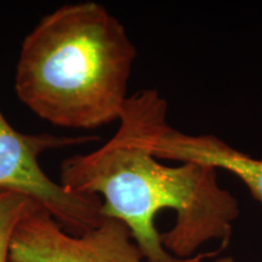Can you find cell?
I'll return each instance as SVG.
<instances>
[{"label":"cell","instance_id":"6da1fadb","mask_svg":"<svg viewBox=\"0 0 262 262\" xmlns=\"http://www.w3.org/2000/svg\"><path fill=\"white\" fill-rule=\"evenodd\" d=\"M118 122L100 148L64 159L61 185L100 196L103 215L127 226L146 262H201L221 253L193 257L211 241L225 250L241 209L219 183L217 170L196 163L169 166L153 153L168 122L165 98L153 89L131 95Z\"/></svg>","mask_w":262,"mask_h":262},{"label":"cell","instance_id":"7a4b0ae2","mask_svg":"<svg viewBox=\"0 0 262 262\" xmlns=\"http://www.w3.org/2000/svg\"><path fill=\"white\" fill-rule=\"evenodd\" d=\"M136 56L125 27L103 5H63L25 38L15 93L52 125L95 129L119 120Z\"/></svg>","mask_w":262,"mask_h":262},{"label":"cell","instance_id":"3957f363","mask_svg":"<svg viewBox=\"0 0 262 262\" xmlns=\"http://www.w3.org/2000/svg\"><path fill=\"white\" fill-rule=\"evenodd\" d=\"M94 136L25 134L12 127L0 110V188L32 196L72 235H83L102 224L103 204L98 195L78 194L51 180L39 164L47 150L81 145Z\"/></svg>","mask_w":262,"mask_h":262},{"label":"cell","instance_id":"277c9868","mask_svg":"<svg viewBox=\"0 0 262 262\" xmlns=\"http://www.w3.org/2000/svg\"><path fill=\"white\" fill-rule=\"evenodd\" d=\"M9 262H145L124 222L104 217L83 235L64 231L42 205L19 222Z\"/></svg>","mask_w":262,"mask_h":262},{"label":"cell","instance_id":"5b68a950","mask_svg":"<svg viewBox=\"0 0 262 262\" xmlns=\"http://www.w3.org/2000/svg\"><path fill=\"white\" fill-rule=\"evenodd\" d=\"M153 153L160 160L196 163L224 169L238 178L262 205V158L242 152L214 135H189L173 129L166 122L153 143Z\"/></svg>","mask_w":262,"mask_h":262},{"label":"cell","instance_id":"8992f818","mask_svg":"<svg viewBox=\"0 0 262 262\" xmlns=\"http://www.w3.org/2000/svg\"><path fill=\"white\" fill-rule=\"evenodd\" d=\"M39 205L25 193L0 188V262H9L10 247L16 228Z\"/></svg>","mask_w":262,"mask_h":262},{"label":"cell","instance_id":"52a82bcc","mask_svg":"<svg viewBox=\"0 0 262 262\" xmlns=\"http://www.w3.org/2000/svg\"><path fill=\"white\" fill-rule=\"evenodd\" d=\"M214 262H235V260H234L233 257H231V256H224V257L216 258Z\"/></svg>","mask_w":262,"mask_h":262}]
</instances>
